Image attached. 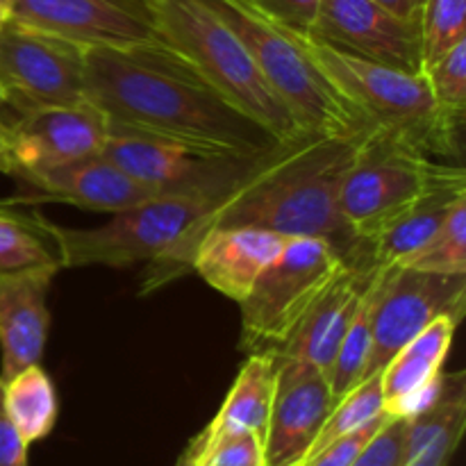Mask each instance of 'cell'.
Listing matches in <instances>:
<instances>
[{
    "label": "cell",
    "instance_id": "obj_32",
    "mask_svg": "<svg viewBox=\"0 0 466 466\" xmlns=\"http://www.w3.org/2000/svg\"><path fill=\"white\" fill-rule=\"evenodd\" d=\"M408 419L390 417L350 466H403Z\"/></svg>",
    "mask_w": 466,
    "mask_h": 466
},
{
    "label": "cell",
    "instance_id": "obj_31",
    "mask_svg": "<svg viewBox=\"0 0 466 466\" xmlns=\"http://www.w3.org/2000/svg\"><path fill=\"white\" fill-rule=\"evenodd\" d=\"M246 3L282 30L309 36L317 23L321 0H246Z\"/></svg>",
    "mask_w": 466,
    "mask_h": 466
},
{
    "label": "cell",
    "instance_id": "obj_30",
    "mask_svg": "<svg viewBox=\"0 0 466 466\" xmlns=\"http://www.w3.org/2000/svg\"><path fill=\"white\" fill-rule=\"evenodd\" d=\"M200 466H264V440L253 432H241V435L223 437L209 446H198Z\"/></svg>",
    "mask_w": 466,
    "mask_h": 466
},
{
    "label": "cell",
    "instance_id": "obj_8",
    "mask_svg": "<svg viewBox=\"0 0 466 466\" xmlns=\"http://www.w3.org/2000/svg\"><path fill=\"white\" fill-rule=\"evenodd\" d=\"M221 198L217 194L153 196L126 212L112 214L98 228L73 230L57 226L64 268H123L153 262L180 239L191 223L217 208Z\"/></svg>",
    "mask_w": 466,
    "mask_h": 466
},
{
    "label": "cell",
    "instance_id": "obj_4",
    "mask_svg": "<svg viewBox=\"0 0 466 466\" xmlns=\"http://www.w3.org/2000/svg\"><path fill=\"white\" fill-rule=\"evenodd\" d=\"M235 32L255 59L262 76L300 123L319 135L362 137L371 126L362 114L330 85L312 62L294 32L255 12L246 0H203Z\"/></svg>",
    "mask_w": 466,
    "mask_h": 466
},
{
    "label": "cell",
    "instance_id": "obj_5",
    "mask_svg": "<svg viewBox=\"0 0 466 466\" xmlns=\"http://www.w3.org/2000/svg\"><path fill=\"white\" fill-rule=\"evenodd\" d=\"M296 36L330 85L362 114L371 130L400 137L428 155L455 153L458 137L451 135L440 121L426 73L400 71L332 48L314 36Z\"/></svg>",
    "mask_w": 466,
    "mask_h": 466
},
{
    "label": "cell",
    "instance_id": "obj_38",
    "mask_svg": "<svg viewBox=\"0 0 466 466\" xmlns=\"http://www.w3.org/2000/svg\"><path fill=\"white\" fill-rule=\"evenodd\" d=\"M9 18V12H7V7H3V5H0V25H3L5 21H7Z\"/></svg>",
    "mask_w": 466,
    "mask_h": 466
},
{
    "label": "cell",
    "instance_id": "obj_9",
    "mask_svg": "<svg viewBox=\"0 0 466 466\" xmlns=\"http://www.w3.org/2000/svg\"><path fill=\"white\" fill-rule=\"evenodd\" d=\"M464 308L466 273L419 271L410 267L376 271L371 282V353L364 378L380 373L437 317L462 321Z\"/></svg>",
    "mask_w": 466,
    "mask_h": 466
},
{
    "label": "cell",
    "instance_id": "obj_39",
    "mask_svg": "<svg viewBox=\"0 0 466 466\" xmlns=\"http://www.w3.org/2000/svg\"><path fill=\"white\" fill-rule=\"evenodd\" d=\"M5 103H7V91H5V86L0 85V107H3Z\"/></svg>",
    "mask_w": 466,
    "mask_h": 466
},
{
    "label": "cell",
    "instance_id": "obj_7",
    "mask_svg": "<svg viewBox=\"0 0 466 466\" xmlns=\"http://www.w3.org/2000/svg\"><path fill=\"white\" fill-rule=\"evenodd\" d=\"M344 267L330 241L289 237L239 303L241 350L276 353Z\"/></svg>",
    "mask_w": 466,
    "mask_h": 466
},
{
    "label": "cell",
    "instance_id": "obj_22",
    "mask_svg": "<svg viewBox=\"0 0 466 466\" xmlns=\"http://www.w3.org/2000/svg\"><path fill=\"white\" fill-rule=\"evenodd\" d=\"M273 385H276V355L250 353L237 373L217 417L196 437L198 446H209L223 437L241 435V432H253L264 440Z\"/></svg>",
    "mask_w": 466,
    "mask_h": 466
},
{
    "label": "cell",
    "instance_id": "obj_16",
    "mask_svg": "<svg viewBox=\"0 0 466 466\" xmlns=\"http://www.w3.org/2000/svg\"><path fill=\"white\" fill-rule=\"evenodd\" d=\"M373 276L376 271L364 262H346L273 355L303 360L328 373Z\"/></svg>",
    "mask_w": 466,
    "mask_h": 466
},
{
    "label": "cell",
    "instance_id": "obj_10",
    "mask_svg": "<svg viewBox=\"0 0 466 466\" xmlns=\"http://www.w3.org/2000/svg\"><path fill=\"white\" fill-rule=\"evenodd\" d=\"M268 153V150H267ZM262 155L253 157H228L209 155L157 137L141 135L109 123V135L103 155L121 167L127 176L153 191L155 196L168 194H217L226 196L239 185Z\"/></svg>",
    "mask_w": 466,
    "mask_h": 466
},
{
    "label": "cell",
    "instance_id": "obj_26",
    "mask_svg": "<svg viewBox=\"0 0 466 466\" xmlns=\"http://www.w3.org/2000/svg\"><path fill=\"white\" fill-rule=\"evenodd\" d=\"M371 282H369L367 291L360 300L358 312H355L353 321H350L349 330H346L344 339L337 349L335 360L326 373L335 403L346 391L353 390L367 371L369 353H371Z\"/></svg>",
    "mask_w": 466,
    "mask_h": 466
},
{
    "label": "cell",
    "instance_id": "obj_13",
    "mask_svg": "<svg viewBox=\"0 0 466 466\" xmlns=\"http://www.w3.org/2000/svg\"><path fill=\"white\" fill-rule=\"evenodd\" d=\"M9 18L80 48H127L157 41L141 0H12Z\"/></svg>",
    "mask_w": 466,
    "mask_h": 466
},
{
    "label": "cell",
    "instance_id": "obj_33",
    "mask_svg": "<svg viewBox=\"0 0 466 466\" xmlns=\"http://www.w3.org/2000/svg\"><path fill=\"white\" fill-rule=\"evenodd\" d=\"M390 417L391 414L385 412L382 417H378L376 421L369 423V426L360 428V431H355V432H350V435L341 437V440L332 441L330 446H326L323 451H319L317 455L308 458L300 466H350L355 462V458L362 453L364 446L369 444V440H371V437L376 435L382 426H385V421Z\"/></svg>",
    "mask_w": 466,
    "mask_h": 466
},
{
    "label": "cell",
    "instance_id": "obj_11",
    "mask_svg": "<svg viewBox=\"0 0 466 466\" xmlns=\"http://www.w3.org/2000/svg\"><path fill=\"white\" fill-rule=\"evenodd\" d=\"M0 85L18 112L85 98V48L21 23L0 25Z\"/></svg>",
    "mask_w": 466,
    "mask_h": 466
},
{
    "label": "cell",
    "instance_id": "obj_36",
    "mask_svg": "<svg viewBox=\"0 0 466 466\" xmlns=\"http://www.w3.org/2000/svg\"><path fill=\"white\" fill-rule=\"evenodd\" d=\"M376 3H380L382 7L390 9L391 14L400 18H421L428 0H376Z\"/></svg>",
    "mask_w": 466,
    "mask_h": 466
},
{
    "label": "cell",
    "instance_id": "obj_18",
    "mask_svg": "<svg viewBox=\"0 0 466 466\" xmlns=\"http://www.w3.org/2000/svg\"><path fill=\"white\" fill-rule=\"evenodd\" d=\"M460 321L437 317L412 341L403 346L380 371L385 412L412 419L437 399L441 387V367L453 346Z\"/></svg>",
    "mask_w": 466,
    "mask_h": 466
},
{
    "label": "cell",
    "instance_id": "obj_24",
    "mask_svg": "<svg viewBox=\"0 0 466 466\" xmlns=\"http://www.w3.org/2000/svg\"><path fill=\"white\" fill-rule=\"evenodd\" d=\"M0 400H3L5 414L27 444L48 437L57 423V391L50 376L39 364H32L3 380Z\"/></svg>",
    "mask_w": 466,
    "mask_h": 466
},
{
    "label": "cell",
    "instance_id": "obj_25",
    "mask_svg": "<svg viewBox=\"0 0 466 466\" xmlns=\"http://www.w3.org/2000/svg\"><path fill=\"white\" fill-rule=\"evenodd\" d=\"M382 414H385V396H382L380 373H376V376H369L364 378V380H360L353 390L346 391V394L337 400L335 408L328 414L326 423H323L321 431H319L312 449L305 455V460L317 455L319 451L330 446L332 441L341 440V437L369 426V423L376 421Z\"/></svg>",
    "mask_w": 466,
    "mask_h": 466
},
{
    "label": "cell",
    "instance_id": "obj_6",
    "mask_svg": "<svg viewBox=\"0 0 466 466\" xmlns=\"http://www.w3.org/2000/svg\"><path fill=\"white\" fill-rule=\"evenodd\" d=\"M449 167L400 137L367 132L341 180V218L355 239L367 244L408 212Z\"/></svg>",
    "mask_w": 466,
    "mask_h": 466
},
{
    "label": "cell",
    "instance_id": "obj_37",
    "mask_svg": "<svg viewBox=\"0 0 466 466\" xmlns=\"http://www.w3.org/2000/svg\"><path fill=\"white\" fill-rule=\"evenodd\" d=\"M7 168V135H5V123H0V171Z\"/></svg>",
    "mask_w": 466,
    "mask_h": 466
},
{
    "label": "cell",
    "instance_id": "obj_28",
    "mask_svg": "<svg viewBox=\"0 0 466 466\" xmlns=\"http://www.w3.org/2000/svg\"><path fill=\"white\" fill-rule=\"evenodd\" d=\"M426 77L440 121L451 135L458 137L466 107V39L437 59L426 71Z\"/></svg>",
    "mask_w": 466,
    "mask_h": 466
},
{
    "label": "cell",
    "instance_id": "obj_41",
    "mask_svg": "<svg viewBox=\"0 0 466 466\" xmlns=\"http://www.w3.org/2000/svg\"><path fill=\"white\" fill-rule=\"evenodd\" d=\"M9 3H12V0H0V5H3V7H9Z\"/></svg>",
    "mask_w": 466,
    "mask_h": 466
},
{
    "label": "cell",
    "instance_id": "obj_14",
    "mask_svg": "<svg viewBox=\"0 0 466 466\" xmlns=\"http://www.w3.org/2000/svg\"><path fill=\"white\" fill-rule=\"evenodd\" d=\"M309 36L385 66L423 73L421 18H400L376 0H321Z\"/></svg>",
    "mask_w": 466,
    "mask_h": 466
},
{
    "label": "cell",
    "instance_id": "obj_1",
    "mask_svg": "<svg viewBox=\"0 0 466 466\" xmlns=\"http://www.w3.org/2000/svg\"><path fill=\"white\" fill-rule=\"evenodd\" d=\"M362 137L305 132L268 150L217 208L191 223L167 253L148 262L141 294L191 271L196 244L217 228H259L287 239L317 237L330 241L346 262H358L364 244L341 218L339 189Z\"/></svg>",
    "mask_w": 466,
    "mask_h": 466
},
{
    "label": "cell",
    "instance_id": "obj_23",
    "mask_svg": "<svg viewBox=\"0 0 466 466\" xmlns=\"http://www.w3.org/2000/svg\"><path fill=\"white\" fill-rule=\"evenodd\" d=\"M64 268V250L57 226L39 212H21L0 203V278L21 273H57Z\"/></svg>",
    "mask_w": 466,
    "mask_h": 466
},
{
    "label": "cell",
    "instance_id": "obj_3",
    "mask_svg": "<svg viewBox=\"0 0 466 466\" xmlns=\"http://www.w3.org/2000/svg\"><path fill=\"white\" fill-rule=\"evenodd\" d=\"M150 14L159 39L278 141L308 132L273 91L239 36L203 0H155Z\"/></svg>",
    "mask_w": 466,
    "mask_h": 466
},
{
    "label": "cell",
    "instance_id": "obj_29",
    "mask_svg": "<svg viewBox=\"0 0 466 466\" xmlns=\"http://www.w3.org/2000/svg\"><path fill=\"white\" fill-rule=\"evenodd\" d=\"M466 39V0H428L421 12L423 73Z\"/></svg>",
    "mask_w": 466,
    "mask_h": 466
},
{
    "label": "cell",
    "instance_id": "obj_17",
    "mask_svg": "<svg viewBox=\"0 0 466 466\" xmlns=\"http://www.w3.org/2000/svg\"><path fill=\"white\" fill-rule=\"evenodd\" d=\"M18 180L41 194L35 196L32 203L53 200L105 214L126 212L155 196L103 153L64 167L25 173L18 176Z\"/></svg>",
    "mask_w": 466,
    "mask_h": 466
},
{
    "label": "cell",
    "instance_id": "obj_42",
    "mask_svg": "<svg viewBox=\"0 0 466 466\" xmlns=\"http://www.w3.org/2000/svg\"><path fill=\"white\" fill-rule=\"evenodd\" d=\"M0 385H3V380H0Z\"/></svg>",
    "mask_w": 466,
    "mask_h": 466
},
{
    "label": "cell",
    "instance_id": "obj_27",
    "mask_svg": "<svg viewBox=\"0 0 466 466\" xmlns=\"http://www.w3.org/2000/svg\"><path fill=\"white\" fill-rule=\"evenodd\" d=\"M399 267L435 273H466V198L453 205L440 230Z\"/></svg>",
    "mask_w": 466,
    "mask_h": 466
},
{
    "label": "cell",
    "instance_id": "obj_15",
    "mask_svg": "<svg viewBox=\"0 0 466 466\" xmlns=\"http://www.w3.org/2000/svg\"><path fill=\"white\" fill-rule=\"evenodd\" d=\"M335 408L326 373L303 360L278 358L264 432V466H300Z\"/></svg>",
    "mask_w": 466,
    "mask_h": 466
},
{
    "label": "cell",
    "instance_id": "obj_35",
    "mask_svg": "<svg viewBox=\"0 0 466 466\" xmlns=\"http://www.w3.org/2000/svg\"><path fill=\"white\" fill-rule=\"evenodd\" d=\"M27 441L18 435L0 400V466H27Z\"/></svg>",
    "mask_w": 466,
    "mask_h": 466
},
{
    "label": "cell",
    "instance_id": "obj_40",
    "mask_svg": "<svg viewBox=\"0 0 466 466\" xmlns=\"http://www.w3.org/2000/svg\"><path fill=\"white\" fill-rule=\"evenodd\" d=\"M141 3H144V5H146V7H148V9H150V5H153V3H155V0H141Z\"/></svg>",
    "mask_w": 466,
    "mask_h": 466
},
{
    "label": "cell",
    "instance_id": "obj_34",
    "mask_svg": "<svg viewBox=\"0 0 466 466\" xmlns=\"http://www.w3.org/2000/svg\"><path fill=\"white\" fill-rule=\"evenodd\" d=\"M464 428L466 423H458V426L441 432L435 441H431L426 449L419 451V453L414 455V458H410L403 466H449L455 451H458L460 441H462Z\"/></svg>",
    "mask_w": 466,
    "mask_h": 466
},
{
    "label": "cell",
    "instance_id": "obj_12",
    "mask_svg": "<svg viewBox=\"0 0 466 466\" xmlns=\"http://www.w3.org/2000/svg\"><path fill=\"white\" fill-rule=\"evenodd\" d=\"M5 173L18 177L100 155L109 135V121L89 100L44 105L21 112L16 123L5 126Z\"/></svg>",
    "mask_w": 466,
    "mask_h": 466
},
{
    "label": "cell",
    "instance_id": "obj_19",
    "mask_svg": "<svg viewBox=\"0 0 466 466\" xmlns=\"http://www.w3.org/2000/svg\"><path fill=\"white\" fill-rule=\"evenodd\" d=\"M285 241L287 237L259 228H217L196 244L191 271L218 294L241 303Z\"/></svg>",
    "mask_w": 466,
    "mask_h": 466
},
{
    "label": "cell",
    "instance_id": "obj_21",
    "mask_svg": "<svg viewBox=\"0 0 466 466\" xmlns=\"http://www.w3.org/2000/svg\"><path fill=\"white\" fill-rule=\"evenodd\" d=\"M466 198V177L462 167L451 164L449 171L396 221L364 244V262L373 271L399 267L417 253L444 223L458 200Z\"/></svg>",
    "mask_w": 466,
    "mask_h": 466
},
{
    "label": "cell",
    "instance_id": "obj_20",
    "mask_svg": "<svg viewBox=\"0 0 466 466\" xmlns=\"http://www.w3.org/2000/svg\"><path fill=\"white\" fill-rule=\"evenodd\" d=\"M53 273L0 278V380L41 362L48 337V299Z\"/></svg>",
    "mask_w": 466,
    "mask_h": 466
},
{
    "label": "cell",
    "instance_id": "obj_2",
    "mask_svg": "<svg viewBox=\"0 0 466 466\" xmlns=\"http://www.w3.org/2000/svg\"><path fill=\"white\" fill-rule=\"evenodd\" d=\"M85 98L112 126L200 153L253 157L282 144L162 39L127 48H86Z\"/></svg>",
    "mask_w": 466,
    "mask_h": 466
}]
</instances>
